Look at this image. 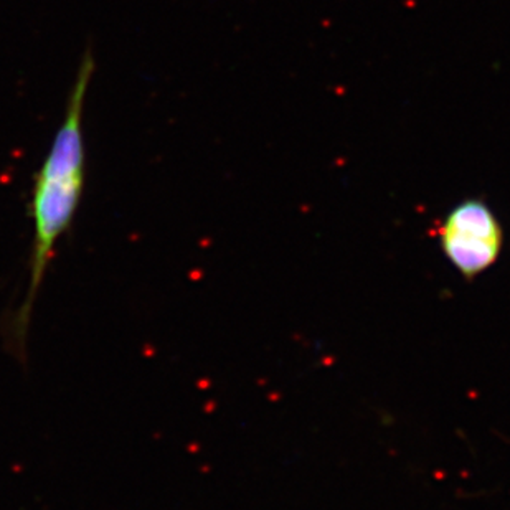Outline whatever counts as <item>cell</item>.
<instances>
[{
    "label": "cell",
    "instance_id": "obj_1",
    "mask_svg": "<svg viewBox=\"0 0 510 510\" xmlns=\"http://www.w3.org/2000/svg\"><path fill=\"white\" fill-rule=\"evenodd\" d=\"M94 66L93 51L88 50L69 93L65 119L56 129L48 152L33 178L30 200L33 244L28 264V287L22 304L5 324V340L13 353H25L33 307L46 269L53 261L58 241L73 225L83 198L86 180L83 114Z\"/></svg>",
    "mask_w": 510,
    "mask_h": 510
},
{
    "label": "cell",
    "instance_id": "obj_2",
    "mask_svg": "<svg viewBox=\"0 0 510 510\" xmlns=\"http://www.w3.org/2000/svg\"><path fill=\"white\" fill-rule=\"evenodd\" d=\"M438 235L447 261L467 279L487 271L502 249L499 221L480 200H466L454 206Z\"/></svg>",
    "mask_w": 510,
    "mask_h": 510
}]
</instances>
